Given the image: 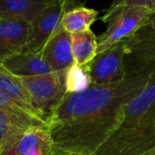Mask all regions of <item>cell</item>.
<instances>
[{
  "label": "cell",
  "instance_id": "obj_1",
  "mask_svg": "<svg viewBox=\"0 0 155 155\" xmlns=\"http://www.w3.org/2000/svg\"><path fill=\"white\" fill-rule=\"evenodd\" d=\"M154 72L152 65L128 72L116 84H92L83 92L66 94L45 119L54 153L94 154L116 128L124 106L146 86Z\"/></svg>",
  "mask_w": 155,
  "mask_h": 155
},
{
  "label": "cell",
  "instance_id": "obj_2",
  "mask_svg": "<svg viewBox=\"0 0 155 155\" xmlns=\"http://www.w3.org/2000/svg\"><path fill=\"white\" fill-rule=\"evenodd\" d=\"M155 146V72L124 108L119 124L93 155H143Z\"/></svg>",
  "mask_w": 155,
  "mask_h": 155
},
{
  "label": "cell",
  "instance_id": "obj_3",
  "mask_svg": "<svg viewBox=\"0 0 155 155\" xmlns=\"http://www.w3.org/2000/svg\"><path fill=\"white\" fill-rule=\"evenodd\" d=\"M150 13L148 9L128 5L123 0L114 2L102 17L108 26L97 39L96 54L129 37Z\"/></svg>",
  "mask_w": 155,
  "mask_h": 155
},
{
  "label": "cell",
  "instance_id": "obj_4",
  "mask_svg": "<svg viewBox=\"0 0 155 155\" xmlns=\"http://www.w3.org/2000/svg\"><path fill=\"white\" fill-rule=\"evenodd\" d=\"M65 73L66 70L17 78L27 92L34 107L47 117L66 94Z\"/></svg>",
  "mask_w": 155,
  "mask_h": 155
},
{
  "label": "cell",
  "instance_id": "obj_5",
  "mask_svg": "<svg viewBox=\"0 0 155 155\" xmlns=\"http://www.w3.org/2000/svg\"><path fill=\"white\" fill-rule=\"evenodd\" d=\"M126 73L155 65V11L151 12L137 29L123 40Z\"/></svg>",
  "mask_w": 155,
  "mask_h": 155
},
{
  "label": "cell",
  "instance_id": "obj_6",
  "mask_svg": "<svg viewBox=\"0 0 155 155\" xmlns=\"http://www.w3.org/2000/svg\"><path fill=\"white\" fill-rule=\"evenodd\" d=\"M69 1L54 0L30 25L28 40L24 51L43 54L49 41L62 30L63 17L69 8Z\"/></svg>",
  "mask_w": 155,
  "mask_h": 155
},
{
  "label": "cell",
  "instance_id": "obj_7",
  "mask_svg": "<svg viewBox=\"0 0 155 155\" xmlns=\"http://www.w3.org/2000/svg\"><path fill=\"white\" fill-rule=\"evenodd\" d=\"M124 57L125 49L123 41L96 54L89 64L84 66L92 84L108 85L123 81L127 74Z\"/></svg>",
  "mask_w": 155,
  "mask_h": 155
},
{
  "label": "cell",
  "instance_id": "obj_8",
  "mask_svg": "<svg viewBox=\"0 0 155 155\" xmlns=\"http://www.w3.org/2000/svg\"><path fill=\"white\" fill-rule=\"evenodd\" d=\"M30 25L18 20L0 19V63L25 50Z\"/></svg>",
  "mask_w": 155,
  "mask_h": 155
},
{
  "label": "cell",
  "instance_id": "obj_9",
  "mask_svg": "<svg viewBox=\"0 0 155 155\" xmlns=\"http://www.w3.org/2000/svg\"><path fill=\"white\" fill-rule=\"evenodd\" d=\"M3 67L15 77L35 76L52 73L43 54L23 51L1 62Z\"/></svg>",
  "mask_w": 155,
  "mask_h": 155
},
{
  "label": "cell",
  "instance_id": "obj_10",
  "mask_svg": "<svg viewBox=\"0 0 155 155\" xmlns=\"http://www.w3.org/2000/svg\"><path fill=\"white\" fill-rule=\"evenodd\" d=\"M43 56L53 72L67 70L74 64L72 46L71 34L60 30L45 46Z\"/></svg>",
  "mask_w": 155,
  "mask_h": 155
},
{
  "label": "cell",
  "instance_id": "obj_11",
  "mask_svg": "<svg viewBox=\"0 0 155 155\" xmlns=\"http://www.w3.org/2000/svg\"><path fill=\"white\" fill-rule=\"evenodd\" d=\"M54 0H0V19H11L31 25Z\"/></svg>",
  "mask_w": 155,
  "mask_h": 155
},
{
  "label": "cell",
  "instance_id": "obj_12",
  "mask_svg": "<svg viewBox=\"0 0 155 155\" xmlns=\"http://www.w3.org/2000/svg\"><path fill=\"white\" fill-rule=\"evenodd\" d=\"M20 155H54V143L47 127L26 130L16 143Z\"/></svg>",
  "mask_w": 155,
  "mask_h": 155
},
{
  "label": "cell",
  "instance_id": "obj_13",
  "mask_svg": "<svg viewBox=\"0 0 155 155\" xmlns=\"http://www.w3.org/2000/svg\"><path fill=\"white\" fill-rule=\"evenodd\" d=\"M0 91L10 97L11 99L17 102L19 104H21L27 112H29L31 114L40 118V119H46V116L39 112L37 109L34 107L32 104L31 99L20 83L19 79L13 74H11L9 72H7L0 63Z\"/></svg>",
  "mask_w": 155,
  "mask_h": 155
},
{
  "label": "cell",
  "instance_id": "obj_14",
  "mask_svg": "<svg viewBox=\"0 0 155 155\" xmlns=\"http://www.w3.org/2000/svg\"><path fill=\"white\" fill-rule=\"evenodd\" d=\"M97 45V37L91 29L71 34V46L74 64L80 66L89 64L96 56Z\"/></svg>",
  "mask_w": 155,
  "mask_h": 155
},
{
  "label": "cell",
  "instance_id": "obj_15",
  "mask_svg": "<svg viewBox=\"0 0 155 155\" xmlns=\"http://www.w3.org/2000/svg\"><path fill=\"white\" fill-rule=\"evenodd\" d=\"M98 14L97 10L84 5L68 8L62 20V28L69 34L90 30Z\"/></svg>",
  "mask_w": 155,
  "mask_h": 155
},
{
  "label": "cell",
  "instance_id": "obj_16",
  "mask_svg": "<svg viewBox=\"0 0 155 155\" xmlns=\"http://www.w3.org/2000/svg\"><path fill=\"white\" fill-rule=\"evenodd\" d=\"M0 110L5 112L9 117L29 129L32 127H47L46 121L40 119L27 112L21 104L11 99L0 91Z\"/></svg>",
  "mask_w": 155,
  "mask_h": 155
},
{
  "label": "cell",
  "instance_id": "obj_17",
  "mask_svg": "<svg viewBox=\"0 0 155 155\" xmlns=\"http://www.w3.org/2000/svg\"><path fill=\"white\" fill-rule=\"evenodd\" d=\"M26 130L28 129L0 110V151L16 144Z\"/></svg>",
  "mask_w": 155,
  "mask_h": 155
},
{
  "label": "cell",
  "instance_id": "obj_18",
  "mask_svg": "<svg viewBox=\"0 0 155 155\" xmlns=\"http://www.w3.org/2000/svg\"><path fill=\"white\" fill-rule=\"evenodd\" d=\"M91 85V79L84 66H80L76 64H74L66 70V94L80 93L88 89Z\"/></svg>",
  "mask_w": 155,
  "mask_h": 155
},
{
  "label": "cell",
  "instance_id": "obj_19",
  "mask_svg": "<svg viewBox=\"0 0 155 155\" xmlns=\"http://www.w3.org/2000/svg\"><path fill=\"white\" fill-rule=\"evenodd\" d=\"M0 155H20L16 150V144L9 146L2 151H0Z\"/></svg>",
  "mask_w": 155,
  "mask_h": 155
},
{
  "label": "cell",
  "instance_id": "obj_20",
  "mask_svg": "<svg viewBox=\"0 0 155 155\" xmlns=\"http://www.w3.org/2000/svg\"><path fill=\"white\" fill-rule=\"evenodd\" d=\"M54 155H83V154L74 153H68V152H57V153H54Z\"/></svg>",
  "mask_w": 155,
  "mask_h": 155
},
{
  "label": "cell",
  "instance_id": "obj_21",
  "mask_svg": "<svg viewBox=\"0 0 155 155\" xmlns=\"http://www.w3.org/2000/svg\"><path fill=\"white\" fill-rule=\"evenodd\" d=\"M143 155H155V146L153 147L152 149H150L148 152H146L145 153H143Z\"/></svg>",
  "mask_w": 155,
  "mask_h": 155
}]
</instances>
